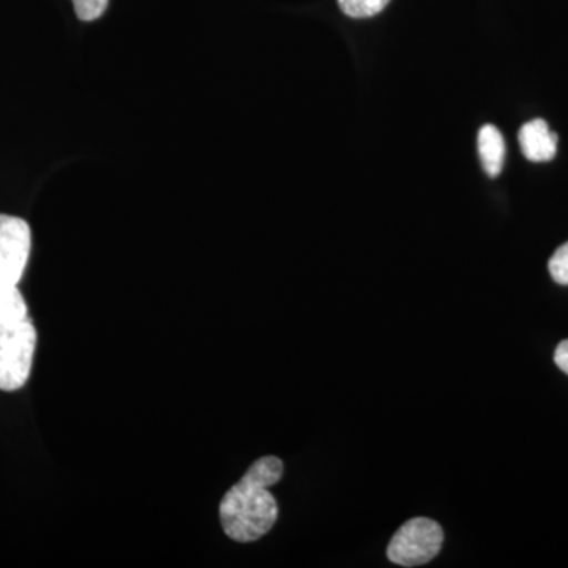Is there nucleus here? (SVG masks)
<instances>
[{"label": "nucleus", "instance_id": "7ed1b4c3", "mask_svg": "<svg viewBox=\"0 0 568 568\" xmlns=\"http://www.w3.org/2000/svg\"><path fill=\"white\" fill-rule=\"evenodd\" d=\"M444 544L443 528L429 518H414L405 523L387 548V558L396 566H424L439 555Z\"/></svg>", "mask_w": 568, "mask_h": 568}, {"label": "nucleus", "instance_id": "39448f33", "mask_svg": "<svg viewBox=\"0 0 568 568\" xmlns=\"http://www.w3.org/2000/svg\"><path fill=\"white\" fill-rule=\"evenodd\" d=\"M519 148L523 155L534 163L551 162L558 153V133L551 132L547 121L534 119L519 129Z\"/></svg>", "mask_w": 568, "mask_h": 568}, {"label": "nucleus", "instance_id": "20e7f679", "mask_svg": "<svg viewBox=\"0 0 568 568\" xmlns=\"http://www.w3.org/2000/svg\"><path fill=\"white\" fill-rule=\"evenodd\" d=\"M32 250L31 226L18 216L0 213V294L20 284Z\"/></svg>", "mask_w": 568, "mask_h": 568}, {"label": "nucleus", "instance_id": "6e6552de", "mask_svg": "<svg viewBox=\"0 0 568 568\" xmlns=\"http://www.w3.org/2000/svg\"><path fill=\"white\" fill-rule=\"evenodd\" d=\"M549 274L556 283L567 286L568 284V242L556 250L548 263Z\"/></svg>", "mask_w": 568, "mask_h": 568}, {"label": "nucleus", "instance_id": "1a4fd4ad", "mask_svg": "<svg viewBox=\"0 0 568 568\" xmlns=\"http://www.w3.org/2000/svg\"><path fill=\"white\" fill-rule=\"evenodd\" d=\"M110 0H73L74 11L81 21H95L102 18Z\"/></svg>", "mask_w": 568, "mask_h": 568}, {"label": "nucleus", "instance_id": "f03ea898", "mask_svg": "<svg viewBox=\"0 0 568 568\" xmlns=\"http://www.w3.org/2000/svg\"><path fill=\"white\" fill-rule=\"evenodd\" d=\"M36 349L37 328L20 287L0 294V390L26 386Z\"/></svg>", "mask_w": 568, "mask_h": 568}, {"label": "nucleus", "instance_id": "0eeeda50", "mask_svg": "<svg viewBox=\"0 0 568 568\" xmlns=\"http://www.w3.org/2000/svg\"><path fill=\"white\" fill-rule=\"evenodd\" d=\"M390 0H338L339 9L351 18H372L381 13Z\"/></svg>", "mask_w": 568, "mask_h": 568}, {"label": "nucleus", "instance_id": "423d86ee", "mask_svg": "<svg viewBox=\"0 0 568 568\" xmlns=\"http://www.w3.org/2000/svg\"><path fill=\"white\" fill-rule=\"evenodd\" d=\"M478 155L489 178L495 179L503 173L504 162H506V141L495 125H484L478 132Z\"/></svg>", "mask_w": 568, "mask_h": 568}, {"label": "nucleus", "instance_id": "9d476101", "mask_svg": "<svg viewBox=\"0 0 568 568\" xmlns=\"http://www.w3.org/2000/svg\"><path fill=\"white\" fill-rule=\"evenodd\" d=\"M555 362L556 365L568 375V339H564V342L559 343V346L556 347Z\"/></svg>", "mask_w": 568, "mask_h": 568}, {"label": "nucleus", "instance_id": "f257e3e1", "mask_svg": "<svg viewBox=\"0 0 568 568\" xmlns=\"http://www.w3.org/2000/svg\"><path fill=\"white\" fill-rule=\"evenodd\" d=\"M283 470L282 459L260 458L224 495L220 504V521L231 540L250 544L274 528L278 519V504L268 488L282 480Z\"/></svg>", "mask_w": 568, "mask_h": 568}]
</instances>
